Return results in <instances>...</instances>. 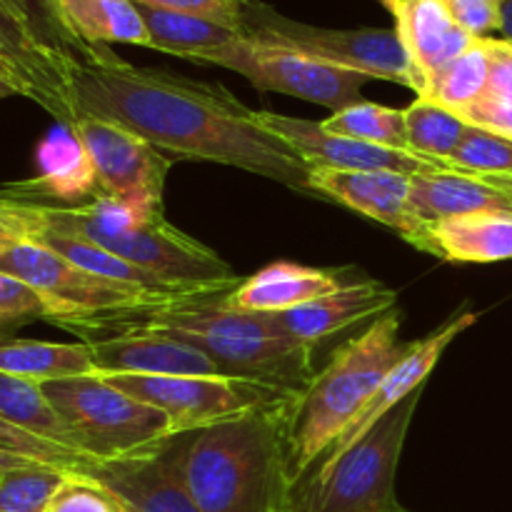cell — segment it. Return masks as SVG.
<instances>
[{
    "label": "cell",
    "mask_w": 512,
    "mask_h": 512,
    "mask_svg": "<svg viewBox=\"0 0 512 512\" xmlns=\"http://www.w3.org/2000/svg\"><path fill=\"white\" fill-rule=\"evenodd\" d=\"M65 83L78 115L120 125L178 160L230 165L315 195L308 160L220 83L138 68L110 45L70 55Z\"/></svg>",
    "instance_id": "cell-1"
},
{
    "label": "cell",
    "mask_w": 512,
    "mask_h": 512,
    "mask_svg": "<svg viewBox=\"0 0 512 512\" xmlns=\"http://www.w3.org/2000/svg\"><path fill=\"white\" fill-rule=\"evenodd\" d=\"M230 290L235 288L195 290L53 325L80 335L83 343L108 335H160L205 353L225 375L273 385L290 395L303 393L315 378V345L278 333L265 313L230 308Z\"/></svg>",
    "instance_id": "cell-2"
},
{
    "label": "cell",
    "mask_w": 512,
    "mask_h": 512,
    "mask_svg": "<svg viewBox=\"0 0 512 512\" xmlns=\"http://www.w3.org/2000/svg\"><path fill=\"white\" fill-rule=\"evenodd\" d=\"M295 400L195 430L185 473L203 512H288V430Z\"/></svg>",
    "instance_id": "cell-3"
},
{
    "label": "cell",
    "mask_w": 512,
    "mask_h": 512,
    "mask_svg": "<svg viewBox=\"0 0 512 512\" xmlns=\"http://www.w3.org/2000/svg\"><path fill=\"white\" fill-rule=\"evenodd\" d=\"M400 313L380 315L360 335L345 340L308 388L295 400L288 430V460L293 483L310 473L333 448L355 415L408 353L400 340Z\"/></svg>",
    "instance_id": "cell-4"
},
{
    "label": "cell",
    "mask_w": 512,
    "mask_h": 512,
    "mask_svg": "<svg viewBox=\"0 0 512 512\" xmlns=\"http://www.w3.org/2000/svg\"><path fill=\"white\" fill-rule=\"evenodd\" d=\"M38 208L45 230L88 240L170 283L193 288L240 285L218 253L175 228L165 213H143L105 195H95L78 208Z\"/></svg>",
    "instance_id": "cell-5"
},
{
    "label": "cell",
    "mask_w": 512,
    "mask_h": 512,
    "mask_svg": "<svg viewBox=\"0 0 512 512\" xmlns=\"http://www.w3.org/2000/svg\"><path fill=\"white\" fill-rule=\"evenodd\" d=\"M423 390L400 400L353 448L293 483L288 512H405L395 478Z\"/></svg>",
    "instance_id": "cell-6"
},
{
    "label": "cell",
    "mask_w": 512,
    "mask_h": 512,
    "mask_svg": "<svg viewBox=\"0 0 512 512\" xmlns=\"http://www.w3.org/2000/svg\"><path fill=\"white\" fill-rule=\"evenodd\" d=\"M43 393L93 463L140 453L173 435L163 410L130 398L98 375L45 383Z\"/></svg>",
    "instance_id": "cell-7"
},
{
    "label": "cell",
    "mask_w": 512,
    "mask_h": 512,
    "mask_svg": "<svg viewBox=\"0 0 512 512\" xmlns=\"http://www.w3.org/2000/svg\"><path fill=\"white\" fill-rule=\"evenodd\" d=\"M243 35L305 58L390 80L413 90L410 63L395 28H318L278 13L263 0H243Z\"/></svg>",
    "instance_id": "cell-8"
},
{
    "label": "cell",
    "mask_w": 512,
    "mask_h": 512,
    "mask_svg": "<svg viewBox=\"0 0 512 512\" xmlns=\"http://www.w3.org/2000/svg\"><path fill=\"white\" fill-rule=\"evenodd\" d=\"M105 380L130 398L163 410L173 435L195 433L300 398L233 375H110Z\"/></svg>",
    "instance_id": "cell-9"
},
{
    "label": "cell",
    "mask_w": 512,
    "mask_h": 512,
    "mask_svg": "<svg viewBox=\"0 0 512 512\" xmlns=\"http://www.w3.org/2000/svg\"><path fill=\"white\" fill-rule=\"evenodd\" d=\"M195 63L233 70L258 90L308 100V103L330 108L333 113L360 103L365 83L370 80L368 75L355 73V70L335 68V65L293 53V50L258 43L245 35L223 48L198 55Z\"/></svg>",
    "instance_id": "cell-10"
},
{
    "label": "cell",
    "mask_w": 512,
    "mask_h": 512,
    "mask_svg": "<svg viewBox=\"0 0 512 512\" xmlns=\"http://www.w3.org/2000/svg\"><path fill=\"white\" fill-rule=\"evenodd\" d=\"M0 273L23 280L43 298L48 308V318H45L48 323L135 308V305H145L158 298H173V295H153L130 288V285L98 278L35 240H25L3 250Z\"/></svg>",
    "instance_id": "cell-11"
},
{
    "label": "cell",
    "mask_w": 512,
    "mask_h": 512,
    "mask_svg": "<svg viewBox=\"0 0 512 512\" xmlns=\"http://www.w3.org/2000/svg\"><path fill=\"white\" fill-rule=\"evenodd\" d=\"M70 128L93 160L98 195L133 205L143 213H163L165 178L173 168V158L140 135L93 115H80Z\"/></svg>",
    "instance_id": "cell-12"
},
{
    "label": "cell",
    "mask_w": 512,
    "mask_h": 512,
    "mask_svg": "<svg viewBox=\"0 0 512 512\" xmlns=\"http://www.w3.org/2000/svg\"><path fill=\"white\" fill-rule=\"evenodd\" d=\"M188 438L190 433L170 435L140 453L90 463L78 475L110 490L128 512H203L185 473Z\"/></svg>",
    "instance_id": "cell-13"
},
{
    "label": "cell",
    "mask_w": 512,
    "mask_h": 512,
    "mask_svg": "<svg viewBox=\"0 0 512 512\" xmlns=\"http://www.w3.org/2000/svg\"><path fill=\"white\" fill-rule=\"evenodd\" d=\"M310 185L318 198H330L365 218L398 230L410 245L430 255V225L410 205V175L393 170H335L313 165Z\"/></svg>",
    "instance_id": "cell-14"
},
{
    "label": "cell",
    "mask_w": 512,
    "mask_h": 512,
    "mask_svg": "<svg viewBox=\"0 0 512 512\" xmlns=\"http://www.w3.org/2000/svg\"><path fill=\"white\" fill-rule=\"evenodd\" d=\"M255 120L270 130L273 135L293 145L308 165H323L335 170H393L403 175L433 173V170H448V163L428 160L410 150L383 148L370 145L363 140L330 135L320 128V123L308 118H293V115L270 113V110H255Z\"/></svg>",
    "instance_id": "cell-15"
},
{
    "label": "cell",
    "mask_w": 512,
    "mask_h": 512,
    "mask_svg": "<svg viewBox=\"0 0 512 512\" xmlns=\"http://www.w3.org/2000/svg\"><path fill=\"white\" fill-rule=\"evenodd\" d=\"M95 195L93 160L75 130L60 123L38 145V175L0 188V200L43 208H78Z\"/></svg>",
    "instance_id": "cell-16"
},
{
    "label": "cell",
    "mask_w": 512,
    "mask_h": 512,
    "mask_svg": "<svg viewBox=\"0 0 512 512\" xmlns=\"http://www.w3.org/2000/svg\"><path fill=\"white\" fill-rule=\"evenodd\" d=\"M0 60L23 80L25 98L48 110L60 125H73L80 118L65 83L68 58L45 48L8 0H0Z\"/></svg>",
    "instance_id": "cell-17"
},
{
    "label": "cell",
    "mask_w": 512,
    "mask_h": 512,
    "mask_svg": "<svg viewBox=\"0 0 512 512\" xmlns=\"http://www.w3.org/2000/svg\"><path fill=\"white\" fill-rule=\"evenodd\" d=\"M388 10L393 13L395 33L408 55L410 78L418 98L428 93L433 78L445 65L478 40L455 20L445 0H395Z\"/></svg>",
    "instance_id": "cell-18"
},
{
    "label": "cell",
    "mask_w": 512,
    "mask_h": 512,
    "mask_svg": "<svg viewBox=\"0 0 512 512\" xmlns=\"http://www.w3.org/2000/svg\"><path fill=\"white\" fill-rule=\"evenodd\" d=\"M475 320L478 318H475L473 313L455 315L448 323L440 325L435 333H430L428 338L410 343L408 353H405L403 358L393 365V370L385 375V380L380 383V388L375 390L373 398L368 400V405H365V408L355 415L353 423L340 433V438L335 440L333 448L323 455V460H333L338 458V455H343L345 450L353 448V445L358 443V440L363 438L385 413H388V410H393L400 400H405L410 393H415V390L425 388L428 375L433 373V368L438 365V360L443 358L445 350L450 348V343H453L460 333L473 328ZM323 460H320V463H323Z\"/></svg>",
    "instance_id": "cell-19"
},
{
    "label": "cell",
    "mask_w": 512,
    "mask_h": 512,
    "mask_svg": "<svg viewBox=\"0 0 512 512\" xmlns=\"http://www.w3.org/2000/svg\"><path fill=\"white\" fill-rule=\"evenodd\" d=\"M395 303H398V293L393 288L378 280L360 278L325 298L283 310V313H265V318L278 333L298 343L318 345L320 340L343 333L363 320H378L380 315L390 313Z\"/></svg>",
    "instance_id": "cell-20"
},
{
    "label": "cell",
    "mask_w": 512,
    "mask_h": 512,
    "mask_svg": "<svg viewBox=\"0 0 512 512\" xmlns=\"http://www.w3.org/2000/svg\"><path fill=\"white\" fill-rule=\"evenodd\" d=\"M353 268H305L298 263H270L228 293V305L245 313H283L298 305L325 298L345 285L355 283Z\"/></svg>",
    "instance_id": "cell-21"
},
{
    "label": "cell",
    "mask_w": 512,
    "mask_h": 512,
    "mask_svg": "<svg viewBox=\"0 0 512 512\" xmlns=\"http://www.w3.org/2000/svg\"><path fill=\"white\" fill-rule=\"evenodd\" d=\"M95 375H225L213 360L190 345L160 335H108L88 340Z\"/></svg>",
    "instance_id": "cell-22"
},
{
    "label": "cell",
    "mask_w": 512,
    "mask_h": 512,
    "mask_svg": "<svg viewBox=\"0 0 512 512\" xmlns=\"http://www.w3.org/2000/svg\"><path fill=\"white\" fill-rule=\"evenodd\" d=\"M430 255L450 263L512 260V210H483L433 223Z\"/></svg>",
    "instance_id": "cell-23"
},
{
    "label": "cell",
    "mask_w": 512,
    "mask_h": 512,
    "mask_svg": "<svg viewBox=\"0 0 512 512\" xmlns=\"http://www.w3.org/2000/svg\"><path fill=\"white\" fill-rule=\"evenodd\" d=\"M410 205L428 225L483 210H512L508 200L478 175L453 168L410 175Z\"/></svg>",
    "instance_id": "cell-24"
},
{
    "label": "cell",
    "mask_w": 512,
    "mask_h": 512,
    "mask_svg": "<svg viewBox=\"0 0 512 512\" xmlns=\"http://www.w3.org/2000/svg\"><path fill=\"white\" fill-rule=\"evenodd\" d=\"M65 33L78 45H140L150 48V33L135 0H55Z\"/></svg>",
    "instance_id": "cell-25"
},
{
    "label": "cell",
    "mask_w": 512,
    "mask_h": 512,
    "mask_svg": "<svg viewBox=\"0 0 512 512\" xmlns=\"http://www.w3.org/2000/svg\"><path fill=\"white\" fill-rule=\"evenodd\" d=\"M0 373L30 383L95 375L88 343H43V340H0Z\"/></svg>",
    "instance_id": "cell-26"
},
{
    "label": "cell",
    "mask_w": 512,
    "mask_h": 512,
    "mask_svg": "<svg viewBox=\"0 0 512 512\" xmlns=\"http://www.w3.org/2000/svg\"><path fill=\"white\" fill-rule=\"evenodd\" d=\"M35 243L45 245L53 253L63 255L65 260L75 263L78 268L88 270V273L98 275V278L113 280V283L130 285V288L145 290V293L153 295H185L195 293V290H210V288H193V285H180L170 283V280L160 278V275L148 273V270L138 268V265L128 263L120 255L108 253V250L98 248V245L88 243V240L73 238V235H60L53 230H43V233L35 238ZM238 288V285H235Z\"/></svg>",
    "instance_id": "cell-27"
},
{
    "label": "cell",
    "mask_w": 512,
    "mask_h": 512,
    "mask_svg": "<svg viewBox=\"0 0 512 512\" xmlns=\"http://www.w3.org/2000/svg\"><path fill=\"white\" fill-rule=\"evenodd\" d=\"M138 10L150 33V50L178 55V58L193 60V63L198 55L223 48L243 35L238 30L215 23V20L200 18V15L150 8V5L140 3Z\"/></svg>",
    "instance_id": "cell-28"
},
{
    "label": "cell",
    "mask_w": 512,
    "mask_h": 512,
    "mask_svg": "<svg viewBox=\"0 0 512 512\" xmlns=\"http://www.w3.org/2000/svg\"><path fill=\"white\" fill-rule=\"evenodd\" d=\"M490 75V48L488 38H478L463 55L445 65L430 83L428 93L420 98L435 100L443 108L453 110L455 115L465 118L470 108L478 103L488 85Z\"/></svg>",
    "instance_id": "cell-29"
},
{
    "label": "cell",
    "mask_w": 512,
    "mask_h": 512,
    "mask_svg": "<svg viewBox=\"0 0 512 512\" xmlns=\"http://www.w3.org/2000/svg\"><path fill=\"white\" fill-rule=\"evenodd\" d=\"M405 128H408L410 153L448 163L458 145L463 143L470 125L435 100L415 98L405 108Z\"/></svg>",
    "instance_id": "cell-30"
},
{
    "label": "cell",
    "mask_w": 512,
    "mask_h": 512,
    "mask_svg": "<svg viewBox=\"0 0 512 512\" xmlns=\"http://www.w3.org/2000/svg\"><path fill=\"white\" fill-rule=\"evenodd\" d=\"M320 128L330 135H343V138L363 140V143L383 145V148L408 150L405 110L385 108L368 100L335 110L330 118L320 120Z\"/></svg>",
    "instance_id": "cell-31"
},
{
    "label": "cell",
    "mask_w": 512,
    "mask_h": 512,
    "mask_svg": "<svg viewBox=\"0 0 512 512\" xmlns=\"http://www.w3.org/2000/svg\"><path fill=\"white\" fill-rule=\"evenodd\" d=\"M490 75L478 103L465 113V123L512 140V43L488 38Z\"/></svg>",
    "instance_id": "cell-32"
},
{
    "label": "cell",
    "mask_w": 512,
    "mask_h": 512,
    "mask_svg": "<svg viewBox=\"0 0 512 512\" xmlns=\"http://www.w3.org/2000/svg\"><path fill=\"white\" fill-rule=\"evenodd\" d=\"M70 475L48 465H30L0 475V512H45Z\"/></svg>",
    "instance_id": "cell-33"
},
{
    "label": "cell",
    "mask_w": 512,
    "mask_h": 512,
    "mask_svg": "<svg viewBox=\"0 0 512 512\" xmlns=\"http://www.w3.org/2000/svg\"><path fill=\"white\" fill-rule=\"evenodd\" d=\"M0 453L20 455V458L35 460L40 465H48V468L65 470V473H83L93 463L88 455L53 443V440L38 438V435L28 433L23 428H15L3 418H0Z\"/></svg>",
    "instance_id": "cell-34"
},
{
    "label": "cell",
    "mask_w": 512,
    "mask_h": 512,
    "mask_svg": "<svg viewBox=\"0 0 512 512\" xmlns=\"http://www.w3.org/2000/svg\"><path fill=\"white\" fill-rule=\"evenodd\" d=\"M448 165L475 175H512V140L470 125Z\"/></svg>",
    "instance_id": "cell-35"
},
{
    "label": "cell",
    "mask_w": 512,
    "mask_h": 512,
    "mask_svg": "<svg viewBox=\"0 0 512 512\" xmlns=\"http://www.w3.org/2000/svg\"><path fill=\"white\" fill-rule=\"evenodd\" d=\"M45 318H48V308L43 298L23 280L0 273V340L10 338L23 325Z\"/></svg>",
    "instance_id": "cell-36"
},
{
    "label": "cell",
    "mask_w": 512,
    "mask_h": 512,
    "mask_svg": "<svg viewBox=\"0 0 512 512\" xmlns=\"http://www.w3.org/2000/svg\"><path fill=\"white\" fill-rule=\"evenodd\" d=\"M45 512H128V510H125L123 505H120V500L115 498L110 490H105L103 485L85 478V475L73 473L63 485H60V490L53 495V500H50Z\"/></svg>",
    "instance_id": "cell-37"
},
{
    "label": "cell",
    "mask_w": 512,
    "mask_h": 512,
    "mask_svg": "<svg viewBox=\"0 0 512 512\" xmlns=\"http://www.w3.org/2000/svg\"><path fill=\"white\" fill-rule=\"evenodd\" d=\"M8 3L28 20V25L38 35L40 43L53 50V53L70 58V55H75L83 48V45H78L65 33L63 23L58 18V10H55V0H8Z\"/></svg>",
    "instance_id": "cell-38"
},
{
    "label": "cell",
    "mask_w": 512,
    "mask_h": 512,
    "mask_svg": "<svg viewBox=\"0 0 512 512\" xmlns=\"http://www.w3.org/2000/svg\"><path fill=\"white\" fill-rule=\"evenodd\" d=\"M150 8L175 10V13L200 15V18L215 20V23L243 33V0H135Z\"/></svg>",
    "instance_id": "cell-39"
},
{
    "label": "cell",
    "mask_w": 512,
    "mask_h": 512,
    "mask_svg": "<svg viewBox=\"0 0 512 512\" xmlns=\"http://www.w3.org/2000/svg\"><path fill=\"white\" fill-rule=\"evenodd\" d=\"M43 230L45 225L38 205L0 200V253L25 240H35Z\"/></svg>",
    "instance_id": "cell-40"
},
{
    "label": "cell",
    "mask_w": 512,
    "mask_h": 512,
    "mask_svg": "<svg viewBox=\"0 0 512 512\" xmlns=\"http://www.w3.org/2000/svg\"><path fill=\"white\" fill-rule=\"evenodd\" d=\"M450 13L475 38H490L500 30V0H445Z\"/></svg>",
    "instance_id": "cell-41"
},
{
    "label": "cell",
    "mask_w": 512,
    "mask_h": 512,
    "mask_svg": "<svg viewBox=\"0 0 512 512\" xmlns=\"http://www.w3.org/2000/svg\"><path fill=\"white\" fill-rule=\"evenodd\" d=\"M8 95H20V98H25V85L23 80L0 60V100L8 98Z\"/></svg>",
    "instance_id": "cell-42"
},
{
    "label": "cell",
    "mask_w": 512,
    "mask_h": 512,
    "mask_svg": "<svg viewBox=\"0 0 512 512\" xmlns=\"http://www.w3.org/2000/svg\"><path fill=\"white\" fill-rule=\"evenodd\" d=\"M478 178L483 180L485 185H490L495 193L503 195V198L512 205V175H478Z\"/></svg>",
    "instance_id": "cell-43"
},
{
    "label": "cell",
    "mask_w": 512,
    "mask_h": 512,
    "mask_svg": "<svg viewBox=\"0 0 512 512\" xmlns=\"http://www.w3.org/2000/svg\"><path fill=\"white\" fill-rule=\"evenodd\" d=\"M30 465H40V463H35V460H28V458H20V455L0 453V475L10 473V470L30 468Z\"/></svg>",
    "instance_id": "cell-44"
},
{
    "label": "cell",
    "mask_w": 512,
    "mask_h": 512,
    "mask_svg": "<svg viewBox=\"0 0 512 512\" xmlns=\"http://www.w3.org/2000/svg\"><path fill=\"white\" fill-rule=\"evenodd\" d=\"M500 33L512 43V0H500Z\"/></svg>",
    "instance_id": "cell-45"
},
{
    "label": "cell",
    "mask_w": 512,
    "mask_h": 512,
    "mask_svg": "<svg viewBox=\"0 0 512 512\" xmlns=\"http://www.w3.org/2000/svg\"><path fill=\"white\" fill-rule=\"evenodd\" d=\"M395 3V0H383V5H385V8H390V5H393Z\"/></svg>",
    "instance_id": "cell-46"
}]
</instances>
